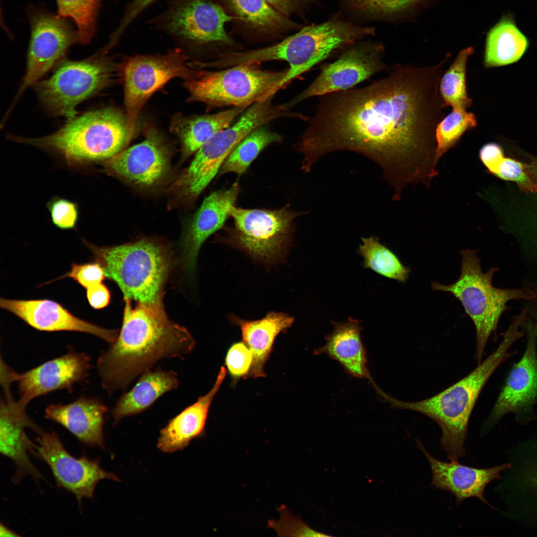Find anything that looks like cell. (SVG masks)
<instances>
[{
	"mask_svg": "<svg viewBox=\"0 0 537 537\" xmlns=\"http://www.w3.org/2000/svg\"><path fill=\"white\" fill-rule=\"evenodd\" d=\"M104 269L97 261L82 264L73 263L71 268L60 278L70 277L86 289L102 283L105 277Z\"/></svg>",
	"mask_w": 537,
	"mask_h": 537,
	"instance_id": "obj_42",
	"label": "cell"
},
{
	"mask_svg": "<svg viewBox=\"0 0 537 537\" xmlns=\"http://www.w3.org/2000/svg\"><path fill=\"white\" fill-rule=\"evenodd\" d=\"M524 337L516 324H510L496 349L465 377L441 392L414 402L395 399L383 391L381 397L393 408L423 414L436 422L442 430V449L451 461L458 462L466 455V440L469 420L483 388L495 370L516 354L512 346Z\"/></svg>",
	"mask_w": 537,
	"mask_h": 537,
	"instance_id": "obj_3",
	"label": "cell"
},
{
	"mask_svg": "<svg viewBox=\"0 0 537 537\" xmlns=\"http://www.w3.org/2000/svg\"><path fill=\"white\" fill-rule=\"evenodd\" d=\"M332 323V332L326 336L325 344L315 350L314 354L327 355L338 361L347 373L353 377L371 379L360 337V323L352 318L344 322Z\"/></svg>",
	"mask_w": 537,
	"mask_h": 537,
	"instance_id": "obj_28",
	"label": "cell"
},
{
	"mask_svg": "<svg viewBox=\"0 0 537 537\" xmlns=\"http://www.w3.org/2000/svg\"><path fill=\"white\" fill-rule=\"evenodd\" d=\"M480 161L490 174L516 182L525 192H537V182L529 175L525 165L514 159L505 158L502 149L488 151Z\"/></svg>",
	"mask_w": 537,
	"mask_h": 537,
	"instance_id": "obj_36",
	"label": "cell"
},
{
	"mask_svg": "<svg viewBox=\"0 0 537 537\" xmlns=\"http://www.w3.org/2000/svg\"><path fill=\"white\" fill-rule=\"evenodd\" d=\"M177 48L165 54L135 55L122 68L124 101L129 135L133 138L141 110L152 94L173 79H192L197 69Z\"/></svg>",
	"mask_w": 537,
	"mask_h": 537,
	"instance_id": "obj_13",
	"label": "cell"
},
{
	"mask_svg": "<svg viewBox=\"0 0 537 537\" xmlns=\"http://www.w3.org/2000/svg\"><path fill=\"white\" fill-rule=\"evenodd\" d=\"M226 374V367L221 366L210 390L171 419L160 431L157 444L160 450L172 453L182 449L203 433L210 407Z\"/></svg>",
	"mask_w": 537,
	"mask_h": 537,
	"instance_id": "obj_25",
	"label": "cell"
},
{
	"mask_svg": "<svg viewBox=\"0 0 537 537\" xmlns=\"http://www.w3.org/2000/svg\"><path fill=\"white\" fill-rule=\"evenodd\" d=\"M253 361L252 351L243 341L231 345L225 357V365L234 382L241 378H247Z\"/></svg>",
	"mask_w": 537,
	"mask_h": 537,
	"instance_id": "obj_40",
	"label": "cell"
},
{
	"mask_svg": "<svg viewBox=\"0 0 537 537\" xmlns=\"http://www.w3.org/2000/svg\"><path fill=\"white\" fill-rule=\"evenodd\" d=\"M433 67L394 65L370 85L319 96L296 146L310 171L325 155L349 151L371 159L401 198L408 184H427L437 172L436 127L447 106Z\"/></svg>",
	"mask_w": 537,
	"mask_h": 537,
	"instance_id": "obj_1",
	"label": "cell"
},
{
	"mask_svg": "<svg viewBox=\"0 0 537 537\" xmlns=\"http://www.w3.org/2000/svg\"><path fill=\"white\" fill-rule=\"evenodd\" d=\"M302 213L289 206L278 209H248L233 205L230 211L233 225L225 239L264 262L271 263L283 257L290 244L295 219Z\"/></svg>",
	"mask_w": 537,
	"mask_h": 537,
	"instance_id": "obj_12",
	"label": "cell"
},
{
	"mask_svg": "<svg viewBox=\"0 0 537 537\" xmlns=\"http://www.w3.org/2000/svg\"><path fill=\"white\" fill-rule=\"evenodd\" d=\"M234 20L216 0H168L166 8L147 23L170 36L184 53L235 47L238 44L225 30Z\"/></svg>",
	"mask_w": 537,
	"mask_h": 537,
	"instance_id": "obj_9",
	"label": "cell"
},
{
	"mask_svg": "<svg viewBox=\"0 0 537 537\" xmlns=\"http://www.w3.org/2000/svg\"><path fill=\"white\" fill-rule=\"evenodd\" d=\"M52 223L61 229L74 228L79 217L78 206L69 200L54 197L47 203Z\"/></svg>",
	"mask_w": 537,
	"mask_h": 537,
	"instance_id": "obj_41",
	"label": "cell"
},
{
	"mask_svg": "<svg viewBox=\"0 0 537 537\" xmlns=\"http://www.w3.org/2000/svg\"><path fill=\"white\" fill-rule=\"evenodd\" d=\"M417 443L430 464L432 485L453 495L458 505L467 498L476 497L491 508L497 509L485 498L484 490L492 481L501 479L502 472L510 466L509 462L506 461L491 468H478L458 462H444L432 456L420 441Z\"/></svg>",
	"mask_w": 537,
	"mask_h": 537,
	"instance_id": "obj_22",
	"label": "cell"
},
{
	"mask_svg": "<svg viewBox=\"0 0 537 537\" xmlns=\"http://www.w3.org/2000/svg\"><path fill=\"white\" fill-rule=\"evenodd\" d=\"M358 253L363 259V265L379 275L401 282H405L411 269L402 264L397 256L382 244L374 236L362 237Z\"/></svg>",
	"mask_w": 537,
	"mask_h": 537,
	"instance_id": "obj_32",
	"label": "cell"
},
{
	"mask_svg": "<svg viewBox=\"0 0 537 537\" xmlns=\"http://www.w3.org/2000/svg\"><path fill=\"white\" fill-rule=\"evenodd\" d=\"M287 69L279 71L262 70L254 64L227 67L222 70L197 69L184 86L190 101L204 103L210 109L245 107L274 95Z\"/></svg>",
	"mask_w": 537,
	"mask_h": 537,
	"instance_id": "obj_8",
	"label": "cell"
},
{
	"mask_svg": "<svg viewBox=\"0 0 537 537\" xmlns=\"http://www.w3.org/2000/svg\"><path fill=\"white\" fill-rule=\"evenodd\" d=\"M273 8L281 14L289 17L293 14H300L314 0H266Z\"/></svg>",
	"mask_w": 537,
	"mask_h": 537,
	"instance_id": "obj_44",
	"label": "cell"
},
{
	"mask_svg": "<svg viewBox=\"0 0 537 537\" xmlns=\"http://www.w3.org/2000/svg\"><path fill=\"white\" fill-rule=\"evenodd\" d=\"M240 191L238 182L229 188L214 191L205 198L181 243L183 265L189 272L194 271L198 252L205 241L220 229L230 216Z\"/></svg>",
	"mask_w": 537,
	"mask_h": 537,
	"instance_id": "obj_23",
	"label": "cell"
},
{
	"mask_svg": "<svg viewBox=\"0 0 537 537\" xmlns=\"http://www.w3.org/2000/svg\"><path fill=\"white\" fill-rule=\"evenodd\" d=\"M473 113L466 109L454 108L438 124L435 132L437 143L436 158H441L458 143L462 135L476 126Z\"/></svg>",
	"mask_w": 537,
	"mask_h": 537,
	"instance_id": "obj_37",
	"label": "cell"
},
{
	"mask_svg": "<svg viewBox=\"0 0 537 537\" xmlns=\"http://www.w3.org/2000/svg\"><path fill=\"white\" fill-rule=\"evenodd\" d=\"M460 276L456 281L444 285L438 281L431 283L432 289L449 292L461 302L465 312L472 321L476 330L475 358L478 364L491 334L496 330L502 314L509 309L508 303L523 299L531 301L536 297L533 289L500 288L493 286L492 279L498 271L490 268L483 272L480 260L473 250H462Z\"/></svg>",
	"mask_w": 537,
	"mask_h": 537,
	"instance_id": "obj_6",
	"label": "cell"
},
{
	"mask_svg": "<svg viewBox=\"0 0 537 537\" xmlns=\"http://www.w3.org/2000/svg\"><path fill=\"white\" fill-rule=\"evenodd\" d=\"M3 391L0 407V452L13 463L15 472L12 481L19 483L24 477L30 476L39 481L43 476L33 464L29 454L35 453V445L28 438L26 428L37 434L42 431L28 416L25 408L16 402L10 388Z\"/></svg>",
	"mask_w": 537,
	"mask_h": 537,
	"instance_id": "obj_19",
	"label": "cell"
},
{
	"mask_svg": "<svg viewBox=\"0 0 537 537\" xmlns=\"http://www.w3.org/2000/svg\"><path fill=\"white\" fill-rule=\"evenodd\" d=\"M103 47L95 55L80 61H65L48 79L37 83L35 90L51 114L71 119L82 101L111 83L115 67Z\"/></svg>",
	"mask_w": 537,
	"mask_h": 537,
	"instance_id": "obj_11",
	"label": "cell"
},
{
	"mask_svg": "<svg viewBox=\"0 0 537 537\" xmlns=\"http://www.w3.org/2000/svg\"><path fill=\"white\" fill-rule=\"evenodd\" d=\"M159 0H131L126 4L118 26L111 34L116 40L122 36L132 22L149 6Z\"/></svg>",
	"mask_w": 537,
	"mask_h": 537,
	"instance_id": "obj_43",
	"label": "cell"
},
{
	"mask_svg": "<svg viewBox=\"0 0 537 537\" xmlns=\"http://www.w3.org/2000/svg\"><path fill=\"white\" fill-rule=\"evenodd\" d=\"M178 373L172 370L149 369L141 374L132 388L123 394L111 411L114 425L122 418L149 408L166 393L177 388Z\"/></svg>",
	"mask_w": 537,
	"mask_h": 537,
	"instance_id": "obj_29",
	"label": "cell"
},
{
	"mask_svg": "<svg viewBox=\"0 0 537 537\" xmlns=\"http://www.w3.org/2000/svg\"><path fill=\"white\" fill-rule=\"evenodd\" d=\"M90 369V358L84 353L69 350L65 355L19 374L16 372L20 405L26 407L33 399L73 386L86 379Z\"/></svg>",
	"mask_w": 537,
	"mask_h": 537,
	"instance_id": "obj_20",
	"label": "cell"
},
{
	"mask_svg": "<svg viewBox=\"0 0 537 537\" xmlns=\"http://www.w3.org/2000/svg\"><path fill=\"white\" fill-rule=\"evenodd\" d=\"M374 33V27H362L333 16L321 23L302 27L276 44L261 48L259 56L263 62L281 60L288 64L278 91L320 62Z\"/></svg>",
	"mask_w": 537,
	"mask_h": 537,
	"instance_id": "obj_7",
	"label": "cell"
},
{
	"mask_svg": "<svg viewBox=\"0 0 537 537\" xmlns=\"http://www.w3.org/2000/svg\"><path fill=\"white\" fill-rule=\"evenodd\" d=\"M124 300L117 338L97 361L101 386L109 394L126 389L162 359L182 358L195 345L186 328L168 318L163 300L150 304Z\"/></svg>",
	"mask_w": 537,
	"mask_h": 537,
	"instance_id": "obj_2",
	"label": "cell"
},
{
	"mask_svg": "<svg viewBox=\"0 0 537 537\" xmlns=\"http://www.w3.org/2000/svg\"><path fill=\"white\" fill-rule=\"evenodd\" d=\"M216 0L234 18L238 29L254 37H279L301 28L300 25L277 11L266 0Z\"/></svg>",
	"mask_w": 537,
	"mask_h": 537,
	"instance_id": "obj_26",
	"label": "cell"
},
{
	"mask_svg": "<svg viewBox=\"0 0 537 537\" xmlns=\"http://www.w3.org/2000/svg\"><path fill=\"white\" fill-rule=\"evenodd\" d=\"M0 306L39 331L83 332L110 344L116 340L119 333L117 330L107 329L81 319L51 300L0 298Z\"/></svg>",
	"mask_w": 537,
	"mask_h": 537,
	"instance_id": "obj_21",
	"label": "cell"
},
{
	"mask_svg": "<svg viewBox=\"0 0 537 537\" xmlns=\"http://www.w3.org/2000/svg\"><path fill=\"white\" fill-rule=\"evenodd\" d=\"M384 52L383 45L377 41L353 44L337 60L323 66L315 80L283 106L289 110L309 98L353 89L374 75L389 71L383 60Z\"/></svg>",
	"mask_w": 537,
	"mask_h": 537,
	"instance_id": "obj_14",
	"label": "cell"
},
{
	"mask_svg": "<svg viewBox=\"0 0 537 537\" xmlns=\"http://www.w3.org/2000/svg\"><path fill=\"white\" fill-rule=\"evenodd\" d=\"M280 517L279 520L268 521V528L273 529L278 536L283 537H328L317 532L303 523L299 518L292 516L285 506L278 509Z\"/></svg>",
	"mask_w": 537,
	"mask_h": 537,
	"instance_id": "obj_39",
	"label": "cell"
},
{
	"mask_svg": "<svg viewBox=\"0 0 537 537\" xmlns=\"http://www.w3.org/2000/svg\"><path fill=\"white\" fill-rule=\"evenodd\" d=\"M525 167L529 175L537 182V159H533L530 163L525 164Z\"/></svg>",
	"mask_w": 537,
	"mask_h": 537,
	"instance_id": "obj_47",
	"label": "cell"
},
{
	"mask_svg": "<svg viewBox=\"0 0 537 537\" xmlns=\"http://www.w3.org/2000/svg\"><path fill=\"white\" fill-rule=\"evenodd\" d=\"M169 152L163 137L155 129L147 131L145 139L125 148L104 162L108 174L144 187L154 186L167 175Z\"/></svg>",
	"mask_w": 537,
	"mask_h": 537,
	"instance_id": "obj_18",
	"label": "cell"
},
{
	"mask_svg": "<svg viewBox=\"0 0 537 537\" xmlns=\"http://www.w3.org/2000/svg\"><path fill=\"white\" fill-rule=\"evenodd\" d=\"M347 8L366 19L384 20L394 18L409 10L422 0H344Z\"/></svg>",
	"mask_w": 537,
	"mask_h": 537,
	"instance_id": "obj_38",
	"label": "cell"
},
{
	"mask_svg": "<svg viewBox=\"0 0 537 537\" xmlns=\"http://www.w3.org/2000/svg\"><path fill=\"white\" fill-rule=\"evenodd\" d=\"M533 289L536 294L535 298L532 300L535 301V304L530 309H527V320L529 322L535 335L537 348V285Z\"/></svg>",
	"mask_w": 537,
	"mask_h": 537,
	"instance_id": "obj_46",
	"label": "cell"
},
{
	"mask_svg": "<svg viewBox=\"0 0 537 537\" xmlns=\"http://www.w3.org/2000/svg\"><path fill=\"white\" fill-rule=\"evenodd\" d=\"M534 489L536 496V499L537 500V469L536 470L534 480Z\"/></svg>",
	"mask_w": 537,
	"mask_h": 537,
	"instance_id": "obj_49",
	"label": "cell"
},
{
	"mask_svg": "<svg viewBox=\"0 0 537 537\" xmlns=\"http://www.w3.org/2000/svg\"><path fill=\"white\" fill-rule=\"evenodd\" d=\"M84 242L102 265L105 276L120 289L124 299L148 304L163 300L172 259L162 243L144 238L108 247Z\"/></svg>",
	"mask_w": 537,
	"mask_h": 537,
	"instance_id": "obj_5",
	"label": "cell"
},
{
	"mask_svg": "<svg viewBox=\"0 0 537 537\" xmlns=\"http://www.w3.org/2000/svg\"><path fill=\"white\" fill-rule=\"evenodd\" d=\"M528 45L527 37L516 25L513 15L505 14L487 34L485 66L493 67L515 63L524 55Z\"/></svg>",
	"mask_w": 537,
	"mask_h": 537,
	"instance_id": "obj_31",
	"label": "cell"
},
{
	"mask_svg": "<svg viewBox=\"0 0 537 537\" xmlns=\"http://www.w3.org/2000/svg\"><path fill=\"white\" fill-rule=\"evenodd\" d=\"M38 435L34 454L48 465L57 485L72 493L79 505L83 499L92 498L100 481H120L116 475L102 469L97 460L71 455L55 432L42 431Z\"/></svg>",
	"mask_w": 537,
	"mask_h": 537,
	"instance_id": "obj_16",
	"label": "cell"
},
{
	"mask_svg": "<svg viewBox=\"0 0 537 537\" xmlns=\"http://www.w3.org/2000/svg\"><path fill=\"white\" fill-rule=\"evenodd\" d=\"M107 410L98 399L83 396L69 404L48 406L45 416L64 427L82 443L104 448V416Z\"/></svg>",
	"mask_w": 537,
	"mask_h": 537,
	"instance_id": "obj_24",
	"label": "cell"
},
{
	"mask_svg": "<svg viewBox=\"0 0 537 537\" xmlns=\"http://www.w3.org/2000/svg\"><path fill=\"white\" fill-rule=\"evenodd\" d=\"M473 51L470 47L460 51L441 77L440 92L447 106L466 109L472 105V100L467 93L466 73L467 59Z\"/></svg>",
	"mask_w": 537,
	"mask_h": 537,
	"instance_id": "obj_34",
	"label": "cell"
},
{
	"mask_svg": "<svg viewBox=\"0 0 537 537\" xmlns=\"http://www.w3.org/2000/svg\"><path fill=\"white\" fill-rule=\"evenodd\" d=\"M29 20L26 70L13 104L26 88L36 84L73 44L79 42L77 30L67 18L34 9L30 12Z\"/></svg>",
	"mask_w": 537,
	"mask_h": 537,
	"instance_id": "obj_17",
	"label": "cell"
},
{
	"mask_svg": "<svg viewBox=\"0 0 537 537\" xmlns=\"http://www.w3.org/2000/svg\"><path fill=\"white\" fill-rule=\"evenodd\" d=\"M102 0H56L58 15L76 25L79 42L86 44L94 35Z\"/></svg>",
	"mask_w": 537,
	"mask_h": 537,
	"instance_id": "obj_35",
	"label": "cell"
},
{
	"mask_svg": "<svg viewBox=\"0 0 537 537\" xmlns=\"http://www.w3.org/2000/svg\"><path fill=\"white\" fill-rule=\"evenodd\" d=\"M19 535L12 531V530L8 528L4 525L2 523L0 525V537H19Z\"/></svg>",
	"mask_w": 537,
	"mask_h": 537,
	"instance_id": "obj_48",
	"label": "cell"
},
{
	"mask_svg": "<svg viewBox=\"0 0 537 537\" xmlns=\"http://www.w3.org/2000/svg\"><path fill=\"white\" fill-rule=\"evenodd\" d=\"M247 108L234 107L213 114L175 116L171 129L179 139L182 156L187 157L196 153L216 133L230 126Z\"/></svg>",
	"mask_w": 537,
	"mask_h": 537,
	"instance_id": "obj_30",
	"label": "cell"
},
{
	"mask_svg": "<svg viewBox=\"0 0 537 537\" xmlns=\"http://www.w3.org/2000/svg\"><path fill=\"white\" fill-rule=\"evenodd\" d=\"M265 126L255 130L235 148L222 165L220 175L228 173L243 175L263 150L281 140L279 134Z\"/></svg>",
	"mask_w": 537,
	"mask_h": 537,
	"instance_id": "obj_33",
	"label": "cell"
},
{
	"mask_svg": "<svg viewBox=\"0 0 537 537\" xmlns=\"http://www.w3.org/2000/svg\"><path fill=\"white\" fill-rule=\"evenodd\" d=\"M231 322L240 328L242 341L252 351L253 361L248 378L266 376L264 366L272 350L275 340L289 328L294 318L283 312H270L264 318L253 321L231 316Z\"/></svg>",
	"mask_w": 537,
	"mask_h": 537,
	"instance_id": "obj_27",
	"label": "cell"
},
{
	"mask_svg": "<svg viewBox=\"0 0 537 537\" xmlns=\"http://www.w3.org/2000/svg\"><path fill=\"white\" fill-rule=\"evenodd\" d=\"M523 327L527 334L524 353L509 369L482 431L488 432L508 414L516 422L526 426L537 419V348L535 336L526 319Z\"/></svg>",
	"mask_w": 537,
	"mask_h": 537,
	"instance_id": "obj_15",
	"label": "cell"
},
{
	"mask_svg": "<svg viewBox=\"0 0 537 537\" xmlns=\"http://www.w3.org/2000/svg\"><path fill=\"white\" fill-rule=\"evenodd\" d=\"M9 139L52 152L71 166H80L106 161L125 149L132 138L125 113L110 107L74 117L48 135Z\"/></svg>",
	"mask_w": 537,
	"mask_h": 537,
	"instance_id": "obj_4",
	"label": "cell"
},
{
	"mask_svg": "<svg viewBox=\"0 0 537 537\" xmlns=\"http://www.w3.org/2000/svg\"><path fill=\"white\" fill-rule=\"evenodd\" d=\"M86 290V297L91 307L100 309L108 305L111 295L105 285L100 283L92 285Z\"/></svg>",
	"mask_w": 537,
	"mask_h": 537,
	"instance_id": "obj_45",
	"label": "cell"
},
{
	"mask_svg": "<svg viewBox=\"0 0 537 537\" xmlns=\"http://www.w3.org/2000/svg\"><path fill=\"white\" fill-rule=\"evenodd\" d=\"M271 119L268 108L257 102L248 107L234 124L216 133L197 151L190 165L171 184L169 192L174 199L180 203L194 201L235 148Z\"/></svg>",
	"mask_w": 537,
	"mask_h": 537,
	"instance_id": "obj_10",
	"label": "cell"
}]
</instances>
